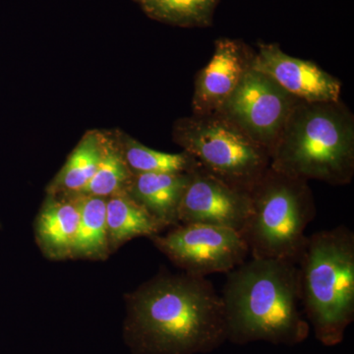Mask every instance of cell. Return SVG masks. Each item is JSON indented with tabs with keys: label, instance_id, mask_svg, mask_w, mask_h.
Here are the masks:
<instances>
[{
	"label": "cell",
	"instance_id": "cell-2",
	"mask_svg": "<svg viewBox=\"0 0 354 354\" xmlns=\"http://www.w3.org/2000/svg\"><path fill=\"white\" fill-rule=\"evenodd\" d=\"M227 274L221 295L227 333L281 342L306 332L297 264L251 257Z\"/></svg>",
	"mask_w": 354,
	"mask_h": 354
},
{
	"label": "cell",
	"instance_id": "cell-6",
	"mask_svg": "<svg viewBox=\"0 0 354 354\" xmlns=\"http://www.w3.org/2000/svg\"><path fill=\"white\" fill-rule=\"evenodd\" d=\"M176 140L203 169L251 190L270 167V153L227 118L195 115L177 123Z\"/></svg>",
	"mask_w": 354,
	"mask_h": 354
},
{
	"label": "cell",
	"instance_id": "cell-14",
	"mask_svg": "<svg viewBox=\"0 0 354 354\" xmlns=\"http://www.w3.org/2000/svg\"><path fill=\"white\" fill-rule=\"evenodd\" d=\"M106 227L109 245L114 246L134 237L153 236L165 228L127 191L106 198Z\"/></svg>",
	"mask_w": 354,
	"mask_h": 354
},
{
	"label": "cell",
	"instance_id": "cell-5",
	"mask_svg": "<svg viewBox=\"0 0 354 354\" xmlns=\"http://www.w3.org/2000/svg\"><path fill=\"white\" fill-rule=\"evenodd\" d=\"M250 194L252 209L241 234L251 257L297 264L307 241L305 230L316 216L307 181L269 167Z\"/></svg>",
	"mask_w": 354,
	"mask_h": 354
},
{
	"label": "cell",
	"instance_id": "cell-20",
	"mask_svg": "<svg viewBox=\"0 0 354 354\" xmlns=\"http://www.w3.org/2000/svg\"><path fill=\"white\" fill-rule=\"evenodd\" d=\"M137 2H139V3H142V2L144 1V0H136Z\"/></svg>",
	"mask_w": 354,
	"mask_h": 354
},
{
	"label": "cell",
	"instance_id": "cell-1",
	"mask_svg": "<svg viewBox=\"0 0 354 354\" xmlns=\"http://www.w3.org/2000/svg\"><path fill=\"white\" fill-rule=\"evenodd\" d=\"M129 329L151 353L204 351L227 334L221 295L203 277L160 274L128 297Z\"/></svg>",
	"mask_w": 354,
	"mask_h": 354
},
{
	"label": "cell",
	"instance_id": "cell-9",
	"mask_svg": "<svg viewBox=\"0 0 354 354\" xmlns=\"http://www.w3.org/2000/svg\"><path fill=\"white\" fill-rule=\"evenodd\" d=\"M250 190L223 180L202 167L191 172L178 209L179 225L204 223L241 234L250 216Z\"/></svg>",
	"mask_w": 354,
	"mask_h": 354
},
{
	"label": "cell",
	"instance_id": "cell-3",
	"mask_svg": "<svg viewBox=\"0 0 354 354\" xmlns=\"http://www.w3.org/2000/svg\"><path fill=\"white\" fill-rule=\"evenodd\" d=\"M272 171L301 180L344 185L354 174V124L334 102L300 101L270 153Z\"/></svg>",
	"mask_w": 354,
	"mask_h": 354
},
{
	"label": "cell",
	"instance_id": "cell-16",
	"mask_svg": "<svg viewBox=\"0 0 354 354\" xmlns=\"http://www.w3.org/2000/svg\"><path fill=\"white\" fill-rule=\"evenodd\" d=\"M80 211L73 254L83 257H104L109 242L106 227V198L74 194Z\"/></svg>",
	"mask_w": 354,
	"mask_h": 354
},
{
	"label": "cell",
	"instance_id": "cell-11",
	"mask_svg": "<svg viewBox=\"0 0 354 354\" xmlns=\"http://www.w3.org/2000/svg\"><path fill=\"white\" fill-rule=\"evenodd\" d=\"M251 59L252 55H248L241 41L218 39L213 57L200 72L195 84V115L220 113L250 67Z\"/></svg>",
	"mask_w": 354,
	"mask_h": 354
},
{
	"label": "cell",
	"instance_id": "cell-8",
	"mask_svg": "<svg viewBox=\"0 0 354 354\" xmlns=\"http://www.w3.org/2000/svg\"><path fill=\"white\" fill-rule=\"evenodd\" d=\"M299 100L249 67L218 115L271 153Z\"/></svg>",
	"mask_w": 354,
	"mask_h": 354
},
{
	"label": "cell",
	"instance_id": "cell-4",
	"mask_svg": "<svg viewBox=\"0 0 354 354\" xmlns=\"http://www.w3.org/2000/svg\"><path fill=\"white\" fill-rule=\"evenodd\" d=\"M304 313L335 342L354 316V234L346 225L307 236L297 262Z\"/></svg>",
	"mask_w": 354,
	"mask_h": 354
},
{
	"label": "cell",
	"instance_id": "cell-7",
	"mask_svg": "<svg viewBox=\"0 0 354 354\" xmlns=\"http://www.w3.org/2000/svg\"><path fill=\"white\" fill-rule=\"evenodd\" d=\"M151 239L184 272L203 278L218 272L227 274L250 255L239 232L216 225H178L167 234L153 235Z\"/></svg>",
	"mask_w": 354,
	"mask_h": 354
},
{
	"label": "cell",
	"instance_id": "cell-18",
	"mask_svg": "<svg viewBox=\"0 0 354 354\" xmlns=\"http://www.w3.org/2000/svg\"><path fill=\"white\" fill-rule=\"evenodd\" d=\"M218 0H144V12L153 19L181 27L211 25Z\"/></svg>",
	"mask_w": 354,
	"mask_h": 354
},
{
	"label": "cell",
	"instance_id": "cell-10",
	"mask_svg": "<svg viewBox=\"0 0 354 354\" xmlns=\"http://www.w3.org/2000/svg\"><path fill=\"white\" fill-rule=\"evenodd\" d=\"M250 67L269 76L288 94L305 102H335L341 83L308 60L286 55L276 44H261Z\"/></svg>",
	"mask_w": 354,
	"mask_h": 354
},
{
	"label": "cell",
	"instance_id": "cell-19",
	"mask_svg": "<svg viewBox=\"0 0 354 354\" xmlns=\"http://www.w3.org/2000/svg\"><path fill=\"white\" fill-rule=\"evenodd\" d=\"M132 172L125 162L120 149L104 141V150L101 162L91 180L77 194L109 198L127 191Z\"/></svg>",
	"mask_w": 354,
	"mask_h": 354
},
{
	"label": "cell",
	"instance_id": "cell-17",
	"mask_svg": "<svg viewBox=\"0 0 354 354\" xmlns=\"http://www.w3.org/2000/svg\"><path fill=\"white\" fill-rule=\"evenodd\" d=\"M120 151L132 174H188L201 167L188 153L160 152L129 137Z\"/></svg>",
	"mask_w": 354,
	"mask_h": 354
},
{
	"label": "cell",
	"instance_id": "cell-15",
	"mask_svg": "<svg viewBox=\"0 0 354 354\" xmlns=\"http://www.w3.org/2000/svg\"><path fill=\"white\" fill-rule=\"evenodd\" d=\"M104 137L90 133L74 149L64 169L51 185L53 194H77L91 180L102 158L104 150Z\"/></svg>",
	"mask_w": 354,
	"mask_h": 354
},
{
	"label": "cell",
	"instance_id": "cell-12",
	"mask_svg": "<svg viewBox=\"0 0 354 354\" xmlns=\"http://www.w3.org/2000/svg\"><path fill=\"white\" fill-rule=\"evenodd\" d=\"M191 172L132 174L127 192L164 227H176L179 206Z\"/></svg>",
	"mask_w": 354,
	"mask_h": 354
},
{
	"label": "cell",
	"instance_id": "cell-13",
	"mask_svg": "<svg viewBox=\"0 0 354 354\" xmlns=\"http://www.w3.org/2000/svg\"><path fill=\"white\" fill-rule=\"evenodd\" d=\"M80 211L74 194L50 195L44 202L37 220L39 245L51 258L73 255Z\"/></svg>",
	"mask_w": 354,
	"mask_h": 354
}]
</instances>
